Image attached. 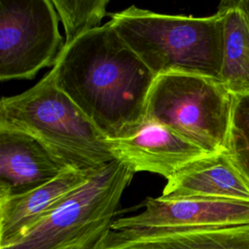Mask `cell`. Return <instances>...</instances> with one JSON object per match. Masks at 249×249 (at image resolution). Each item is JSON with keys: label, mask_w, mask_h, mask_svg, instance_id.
I'll use <instances>...</instances> for the list:
<instances>
[{"label": "cell", "mask_w": 249, "mask_h": 249, "mask_svg": "<svg viewBox=\"0 0 249 249\" xmlns=\"http://www.w3.org/2000/svg\"><path fill=\"white\" fill-rule=\"evenodd\" d=\"M51 73L108 139L130 136L146 123L156 76L110 21L64 43Z\"/></svg>", "instance_id": "6da1fadb"}, {"label": "cell", "mask_w": 249, "mask_h": 249, "mask_svg": "<svg viewBox=\"0 0 249 249\" xmlns=\"http://www.w3.org/2000/svg\"><path fill=\"white\" fill-rule=\"evenodd\" d=\"M110 22L157 77L185 73L221 81L224 18L173 16L130 6L109 14ZM222 82V81H221Z\"/></svg>", "instance_id": "7a4b0ae2"}, {"label": "cell", "mask_w": 249, "mask_h": 249, "mask_svg": "<svg viewBox=\"0 0 249 249\" xmlns=\"http://www.w3.org/2000/svg\"><path fill=\"white\" fill-rule=\"evenodd\" d=\"M0 127L33 136L65 167L92 170L115 160L110 140L57 88L51 71L27 90L1 98Z\"/></svg>", "instance_id": "3957f363"}, {"label": "cell", "mask_w": 249, "mask_h": 249, "mask_svg": "<svg viewBox=\"0 0 249 249\" xmlns=\"http://www.w3.org/2000/svg\"><path fill=\"white\" fill-rule=\"evenodd\" d=\"M135 172L114 160L96 169L15 243L0 249H90L115 221Z\"/></svg>", "instance_id": "277c9868"}, {"label": "cell", "mask_w": 249, "mask_h": 249, "mask_svg": "<svg viewBox=\"0 0 249 249\" xmlns=\"http://www.w3.org/2000/svg\"><path fill=\"white\" fill-rule=\"evenodd\" d=\"M233 94L220 81L185 73L156 77L146 121L167 126L208 154L226 151Z\"/></svg>", "instance_id": "5b68a950"}, {"label": "cell", "mask_w": 249, "mask_h": 249, "mask_svg": "<svg viewBox=\"0 0 249 249\" xmlns=\"http://www.w3.org/2000/svg\"><path fill=\"white\" fill-rule=\"evenodd\" d=\"M51 0H0V80L33 79L62 49Z\"/></svg>", "instance_id": "8992f818"}, {"label": "cell", "mask_w": 249, "mask_h": 249, "mask_svg": "<svg viewBox=\"0 0 249 249\" xmlns=\"http://www.w3.org/2000/svg\"><path fill=\"white\" fill-rule=\"evenodd\" d=\"M249 223V202L202 196L148 197L143 210L115 220L111 228H213Z\"/></svg>", "instance_id": "52a82bcc"}, {"label": "cell", "mask_w": 249, "mask_h": 249, "mask_svg": "<svg viewBox=\"0 0 249 249\" xmlns=\"http://www.w3.org/2000/svg\"><path fill=\"white\" fill-rule=\"evenodd\" d=\"M90 249H249V223L213 228H109Z\"/></svg>", "instance_id": "ba28073f"}, {"label": "cell", "mask_w": 249, "mask_h": 249, "mask_svg": "<svg viewBox=\"0 0 249 249\" xmlns=\"http://www.w3.org/2000/svg\"><path fill=\"white\" fill-rule=\"evenodd\" d=\"M110 144L115 160L126 163L135 173L147 171L166 180L208 154L167 126L151 121H146L132 135L110 140Z\"/></svg>", "instance_id": "9c48e42d"}, {"label": "cell", "mask_w": 249, "mask_h": 249, "mask_svg": "<svg viewBox=\"0 0 249 249\" xmlns=\"http://www.w3.org/2000/svg\"><path fill=\"white\" fill-rule=\"evenodd\" d=\"M95 170L68 167L52 180L27 192L0 195V247L21 238Z\"/></svg>", "instance_id": "30bf717a"}, {"label": "cell", "mask_w": 249, "mask_h": 249, "mask_svg": "<svg viewBox=\"0 0 249 249\" xmlns=\"http://www.w3.org/2000/svg\"><path fill=\"white\" fill-rule=\"evenodd\" d=\"M65 167L33 136L0 127V195H18L52 180Z\"/></svg>", "instance_id": "8fae6325"}, {"label": "cell", "mask_w": 249, "mask_h": 249, "mask_svg": "<svg viewBox=\"0 0 249 249\" xmlns=\"http://www.w3.org/2000/svg\"><path fill=\"white\" fill-rule=\"evenodd\" d=\"M162 197L202 196L249 202V185L224 153L207 154L167 179Z\"/></svg>", "instance_id": "7c38bea8"}, {"label": "cell", "mask_w": 249, "mask_h": 249, "mask_svg": "<svg viewBox=\"0 0 249 249\" xmlns=\"http://www.w3.org/2000/svg\"><path fill=\"white\" fill-rule=\"evenodd\" d=\"M217 11L224 18L221 81L233 95L249 93V27L237 10Z\"/></svg>", "instance_id": "4fadbf2b"}, {"label": "cell", "mask_w": 249, "mask_h": 249, "mask_svg": "<svg viewBox=\"0 0 249 249\" xmlns=\"http://www.w3.org/2000/svg\"><path fill=\"white\" fill-rule=\"evenodd\" d=\"M65 32V43L82 33L100 26L110 0H51Z\"/></svg>", "instance_id": "5bb4252c"}, {"label": "cell", "mask_w": 249, "mask_h": 249, "mask_svg": "<svg viewBox=\"0 0 249 249\" xmlns=\"http://www.w3.org/2000/svg\"><path fill=\"white\" fill-rule=\"evenodd\" d=\"M224 153L249 185V93L233 95L231 126Z\"/></svg>", "instance_id": "9a60e30c"}, {"label": "cell", "mask_w": 249, "mask_h": 249, "mask_svg": "<svg viewBox=\"0 0 249 249\" xmlns=\"http://www.w3.org/2000/svg\"><path fill=\"white\" fill-rule=\"evenodd\" d=\"M234 9L244 18L249 27V0H220L218 10Z\"/></svg>", "instance_id": "2e32d148"}]
</instances>
